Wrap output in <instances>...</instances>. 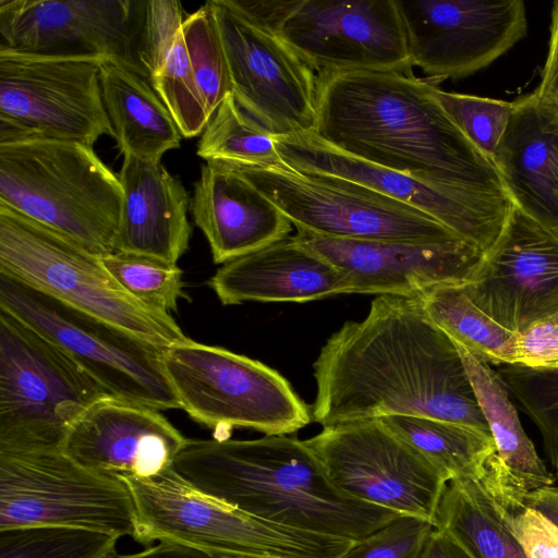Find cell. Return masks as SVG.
<instances>
[{"mask_svg":"<svg viewBox=\"0 0 558 558\" xmlns=\"http://www.w3.org/2000/svg\"><path fill=\"white\" fill-rule=\"evenodd\" d=\"M313 369L311 414L323 427L403 415L490 434L454 342L420 296H376L362 320L327 339Z\"/></svg>","mask_w":558,"mask_h":558,"instance_id":"6da1fadb","label":"cell"},{"mask_svg":"<svg viewBox=\"0 0 558 558\" xmlns=\"http://www.w3.org/2000/svg\"><path fill=\"white\" fill-rule=\"evenodd\" d=\"M433 86L410 71L320 73L312 134L435 186L506 193L493 162L446 112Z\"/></svg>","mask_w":558,"mask_h":558,"instance_id":"7a4b0ae2","label":"cell"},{"mask_svg":"<svg viewBox=\"0 0 558 558\" xmlns=\"http://www.w3.org/2000/svg\"><path fill=\"white\" fill-rule=\"evenodd\" d=\"M197 489L258 519L357 542L400 513L342 492L305 440L189 439L172 466Z\"/></svg>","mask_w":558,"mask_h":558,"instance_id":"3957f363","label":"cell"},{"mask_svg":"<svg viewBox=\"0 0 558 558\" xmlns=\"http://www.w3.org/2000/svg\"><path fill=\"white\" fill-rule=\"evenodd\" d=\"M123 187L93 147L0 144V204L105 256L116 252Z\"/></svg>","mask_w":558,"mask_h":558,"instance_id":"277c9868","label":"cell"},{"mask_svg":"<svg viewBox=\"0 0 558 558\" xmlns=\"http://www.w3.org/2000/svg\"><path fill=\"white\" fill-rule=\"evenodd\" d=\"M135 508L133 539L189 546L215 558H342L355 543L281 526L197 489L173 468L151 478L120 477Z\"/></svg>","mask_w":558,"mask_h":558,"instance_id":"5b68a950","label":"cell"},{"mask_svg":"<svg viewBox=\"0 0 558 558\" xmlns=\"http://www.w3.org/2000/svg\"><path fill=\"white\" fill-rule=\"evenodd\" d=\"M0 274L160 349L186 338L170 314L128 293L100 256L1 204Z\"/></svg>","mask_w":558,"mask_h":558,"instance_id":"8992f818","label":"cell"},{"mask_svg":"<svg viewBox=\"0 0 558 558\" xmlns=\"http://www.w3.org/2000/svg\"><path fill=\"white\" fill-rule=\"evenodd\" d=\"M108 396L62 350L0 310V452L61 450L80 416Z\"/></svg>","mask_w":558,"mask_h":558,"instance_id":"52a82bcc","label":"cell"},{"mask_svg":"<svg viewBox=\"0 0 558 558\" xmlns=\"http://www.w3.org/2000/svg\"><path fill=\"white\" fill-rule=\"evenodd\" d=\"M161 359L180 409L208 428L276 436L313 421L291 384L257 360L187 337L163 349Z\"/></svg>","mask_w":558,"mask_h":558,"instance_id":"ba28073f","label":"cell"},{"mask_svg":"<svg viewBox=\"0 0 558 558\" xmlns=\"http://www.w3.org/2000/svg\"><path fill=\"white\" fill-rule=\"evenodd\" d=\"M0 310L62 350L111 397L159 411L180 409L162 366L163 349L2 274Z\"/></svg>","mask_w":558,"mask_h":558,"instance_id":"9c48e42d","label":"cell"},{"mask_svg":"<svg viewBox=\"0 0 558 558\" xmlns=\"http://www.w3.org/2000/svg\"><path fill=\"white\" fill-rule=\"evenodd\" d=\"M102 60L0 50V144L44 140L94 147L102 135L112 136Z\"/></svg>","mask_w":558,"mask_h":558,"instance_id":"30bf717a","label":"cell"},{"mask_svg":"<svg viewBox=\"0 0 558 558\" xmlns=\"http://www.w3.org/2000/svg\"><path fill=\"white\" fill-rule=\"evenodd\" d=\"M38 525L133 537L135 508L120 477L87 469L62 450L0 452V530Z\"/></svg>","mask_w":558,"mask_h":558,"instance_id":"8fae6325","label":"cell"},{"mask_svg":"<svg viewBox=\"0 0 558 558\" xmlns=\"http://www.w3.org/2000/svg\"><path fill=\"white\" fill-rule=\"evenodd\" d=\"M230 166L267 196L296 230L356 241L430 242L459 236L411 206L344 180L300 173L289 167Z\"/></svg>","mask_w":558,"mask_h":558,"instance_id":"7c38bea8","label":"cell"},{"mask_svg":"<svg viewBox=\"0 0 558 558\" xmlns=\"http://www.w3.org/2000/svg\"><path fill=\"white\" fill-rule=\"evenodd\" d=\"M305 441L345 494L434 525L448 478L380 420L323 427Z\"/></svg>","mask_w":558,"mask_h":558,"instance_id":"4fadbf2b","label":"cell"},{"mask_svg":"<svg viewBox=\"0 0 558 558\" xmlns=\"http://www.w3.org/2000/svg\"><path fill=\"white\" fill-rule=\"evenodd\" d=\"M238 105L275 137L308 134L316 123L317 75L274 31L210 0Z\"/></svg>","mask_w":558,"mask_h":558,"instance_id":"5bb4252c","label":"cell"},{"mask_svg":"<svg viewBox=\"0 0 558 558\" xmlns=\"http://www.w3.org/2000/svg\"><path fill=\"white\" fill-rule=\"evenodd\" d=\"M275 146L290 169L344 180L411 206L484 253L499 238L513 208L506 193L435 186L347 155L312 133L275 137Z\"/></svg>","mask_w":558,"mask_h":558,"instance_id":"9a60e30c","label":"cell"},{"mask_svg":"<svg viewBox=\"0 0 558 558\" xmlns=\"http://www.w3.org/2000/svg\"><path fill=\"white\" fill-rule=\"evenodd\" d=\"M272 31L318 74L412 68L396 0H291Z\"/></svg>","mask_w":558,"mask_h":558,"instance_id":"2e32d148","label":"cell"},{"mask_svg":"<svg viewBox=\"0 0 558 558\" xmlns=\"http://www.w3.org/2000/svg\"><path fill=\"white\" fill-rule=\"evenodd\" d=\"M146 1L0 0V50L117 59L146 77L137 43Z\"/></svg>","mask_w":558,"mask_h":558,"instance_id":"e0dca14e","label":"cell"},{"mask_svg":"<svg viewBox=\"0 0 558 558\" xmlns=\"http://www.w3.org/2000/svg\"><path fill=\"white\" fill-rule=\"evenodd\" d=\"M411 66L461 78L488 66L527 32L522 0H396Z\"/></svg>","mask_w":558,"mask_h":558,"instance_id":"ac0fdd59","label":"cell"},{"mask_svg":"<svg viewBox=\"0 0 558 558\" xmlns=\"http://www.w3.org/2000/svg\"><path fill=\"white\" fill-rule=\"evenodd\" d=\"M463 288L476 306L514 333L550 318L558 312V234L513 205Z\"/></svg>","mask_w":558,"mask_h":558,"instance_id":"d6986e66","label":"cell"},{"mask_svg":"<svg viewBox=\"0 0 558 558\" xmlns=\"http://www.w3.org/2000/svg\"><path fill=\"white\" fill-rule=\"evenodd\" d=\"M295 239L333 265L352 293L417 298L446 284L470 282L485 253L456 236L444 241H356L296 230Z\"/></svg>","mask_w":558,"mask_h":558,"instance_id":"ffe728a7","label":"cell"},{"mask_svg":"<svg viewBox=\"0 0 558 558\" xmlns=\"http://www.w3.org/2000/svg\"><path fill=\"white\" fill-rule=\"evenodd\" d=\"M186 441L159 410L108 396L80 416L61 450L95 472L144 480L171 469Z\"/></svg>","mask_w":558,"mask_h":558,"instance_id":"44dd1931","label":"cell"},{"mask_svg":"<svg viewBox=\"0 0 558 558\" xmlns=\"http://www.w3.org/2000/svg\"><path fill=\"white\" fill-rule=\"evenodd\" d=\"M215 264H225L289 236L292 222L233 167L209 160L190 207Z\"/></svg>","mask_w":558,"mask_h":558,"instance_id":"7402d4cb","label":"cell"},{"mask_svg":"<svg viewBox=\"0 0 558 558\" xmlns=\"http://www.w3.org/2000/svg\"><path fill=\"white\" fill-rule=\"evenodd\" d=\"M492 158L514 207L558 234V109L518 98Z\"/></svg>","mask_w":558,"mask_h":558,"instance_id":"603a6c76","label":"cell"},{"mask_svg":"<svg viewBox=\"0 0 558 558\" xmlns=\"http://www.w3.org/2000/svg\"><path fill=\"white\" fill-rule=\"evenodd\" d=\"M209 286L223 305L305 303L352 293L343 274L294 235L225 263Z\"/></svg>","mask_w":558,"mask_h":558,"instance_id":"cb8c5ba5","label":"cell"},{"mask_svg":"<svg viewBox=\"0 0 558 558\" xmlns=\"http://www.w3.org/2000/svg\"><path fill=\"white\" fill-rule=\"evenodd\" d=\"M454 344L496 447L481 483L513 515L525 507V498L531 492L553 485L555 476L525 434L499 374L482 356L457 342Z\"/></svg>","mask_w":558,"mask_h":558,"instance_id":"d4e9b609","label":"cell"},{"mask_svg":"<svg viewBox=\"0 0 558 558\" xmlns=\"http://www.w3.org/2000/svg\"><path fill=\"white\" fill-rule=\"evenodd\" d=\"M123 203L116 252L134 253L177 264L189 248L191 198L183 184L160 162L123 155L118 174Z\"/></svg>","mask_w":558,"mask_h":558,"instance_id":"484cf974","label":"cell"},{"mask_svg":"<svg viewBox=\"0 0 558 558\" xmlns=\"http://www.w3.org/2000/svg\"><path fill=\"white\" fill-rule=\"evenodd\" d=\"M102 100L123 155L160 162L182 134L151 82L117 59L100 63Z\"/></svg>","mask_w":558,"mask_h":558,"instance_id":"4316f807","label":"cell"},{"mask_svg":"<svg viewBox=\"0 0 558 558\" xmlns=\"http://www.w3.org/2000/svg\"><path fill=\"white\" fill-rule=\"evenodd\" d=\"M512 515L475 478L448 482L434 527L473 558H525L511 529Z\"/></svg>","mask_w":558,"mask_h":558,"instance_id":"83f0119b","label":"cell"},{"mask_svg":"<svg viewBox=\"0 0 558 558\" xmlns=\"http://www.w3.org/2000/svg\"><path fill=\"white\" fill-rule=\"evenodd\" d=\"M378 420L423 454L448 481L461 477L481 481L489 458L496 452L490 434L466 425L403 415Z\"/></svg>","mask_w":558,"mask_h":558,"instance_id":"f1b7e54d","label":"cell"},{"mask_svg":"<svg viewBox=\"0 0 558 558\" xmlns=\"http://www.w3.org/2000/svg\"><path fill=\"white\" fill-rule=\"evenodd\" d=\"M429 319L452 341L489 364L514 365L517 333L506 329L466 294L463 284L433 288L420 296Z\"/></svg>","mask_w":558,"mask_h":558,"instance_id":"f546056e","label":"cell"},{"mask_svg":"<svg viewBox=\"0 0 558 558\" xmlns=\"http://www.w3.org/2000/svg\"><path fill=\"white\" fill-rule=\"evenodd\" d=\"M206 161L262 168L288 167L275 146V136L227 96L209 118L197 143Z\"/></svg>","mask_w":558,"mask_h":558,"instance_id":"4dcf8cb0","label":"cell"},{"mask_svg":"<svg viewBox=\"0 0 558 558\" xmlns=\"http://www.w3.org/2000/svg\"><path fill=\"white\" fill-rule=\"evenodd\" d=\"M119 537L92 530L38 525L0 530V558H111Z\"/></svg>","mask_w":558,"mask_h":558,"instance_id":"1f68e13d","label":"cell"},{"mask_svg":"<svg viewBox=\"0 0 558 558\" xmlns=\"http://www.w3.org/2000/svg\"><path fill=\"white\" fill-rule=\"evenodd\" d=\"M100 259L116 281L142 304L167 314L177 311L183 295V272L177 264L125 252H113Z\"/></svg>","mask_w":558,"mask_h":558,"instance_id":"d6a6232c","label":"cell"},{"mask_svg":"<svg viewBox=\"0 0 558 558\" xmlns=\"http://www.w3.org/2000/svg\"><path fill=\"white\" fill-rule=\"evenodd\" d=\"M182 34L211 117L222 100L232 94V86L221 38L207 3L185 17Z\"/></svg>","mask_w":558,"mask_h":558,"instance_id":"836d02e7","label":"cell"},{"mask_svg":"<svg viewBox=\"0 0 558 558\" xmlns=\"http://www.w3.org/2000/svg\"><path fill=\"white\" fill-rule=\"evenodd\" d=\"M150 82L182 136L202 134L210 113L191 65L182 31L163 66Z\"/></svg>","mask_w":558,"mask_h":558,"instance_id":"e575fe53","label":"cell"},{"mask_svg":"<svg viewBox=\"0 0 558 558\" xmlns=\"http://www.w3.org/2000/svg\"><path fill=\"white\" fill-rule=\"evenodd\" d=\"M497 373L510 395L538 428L545 452L558 470V368L500 365Z\"/></svg>","mask_w":558,"mask_h":558,"instance_id":"d590c367","label":"cell"},{"mask_svg":"<svg viewBox=\"0 0 558 558\" xmlns=\"http://www.w3.org/2000/svg\"><path fill=\"white\" fill-rule=\"evenodd\" d=\"M433 94L471 143L490 161L512 116L513 101L445 92Z\"/></svg>","mask_w":558,"mask_h":558,"instance_id":"8d00e7d4","label":"cell"},{"mask_svg":"<svg viewBox=\"0 0 558 558\" xmlns=\"http://www.w3.org/2000/svg\"><path fill=\"white\" fill-rule=\"evenodd\" d=\"M184 20L182 5L177 0L146 1L136 53L149 81L163 66Z\"/></svg>","mask_w":558,"mask_h":558,"instance_id":"74e56055","label":"cell"},{"mask_svg":"<svg viewBox=\"0 0 558 558\" xmlns=\"http://www.w3.org/2000/svg\"><path fill=\"white\" fill-rule=\"evenodd\" d=\"M433 529L426 520L401 514L355 542L342 558H418Z\"/></svg>","mask_w":558,"mask_h":558,"instance_id":"f35d334b","label":"cell"},{"mask_svg":"<svg viewBox=\"0 0 558 558\" xmlns=\"http://www.w3.org/2000/svg\"><path fill=\"white\" fill-rule=\"evenodd\" d=\"M515 364L535 369L558 368V325L553 318L517 333Z\"/></svg>","mask_w":558,"mask_h":558,"instance_id":"ab89813d","label":"cell"},{"mask_svg":"<svg viewBox=\"0 0 558 558\" xmlns=\"http://www.w3.org/2000/svg\"><path fill=\"white\" fill-rule=\"evenodd\" d=\"M511 529L525 558H558V527L536 510L524 507L514 513Z\"/></svg>","mask_w":558,"mask_h":558,"instance_id":"60d3db41","label":"cell"},{"mask_svg":"<svg viewBox=\"0 0 558 558\" xmlns=\"http://www.w3.org/2000/svg\"><path fill=\"white\" fill-rule=\"evenodd\" d=\"M548 52L541 73V81L533 94L543 102L558 109V0L550 14Z\"/></svg>","mask_w":558,"mask_h":558,"instance_id":"b9f144b4","label":"cell"},{"mask_svg":"<svg viewBox=\"0 0 558 558\" xmlns=\"http://www.w3.org/2000/svg\"><path fill=\"white\" fill-rule=\"evenodd\" d=\"M418 558H473L448 534L437 529L429 533Z\"/></svg>","mask_w":558,"mask_h":558,"instance_id":"7bdbcfd3","label":"cell"},{"mask_svg":"<svg viewBox=\"0 0 558 558\" xmlns=\"http://www.w3.org/2000/svg\"><path fill=\"white\" fill-rule=\"evenodd\" d=\"M111 558H215L198 549L169 543L159 542L157 545L146 547V549L128 555L116 554Z\"/></svg>","mask_w":558,"mask_h":558,"instance_id":"ee69618b","label":"cell"},{"mask_svg":"<svg viewBox=\"0 0 558 558\" xmlns=\"http://www.w3.org/2000/svg\"><path fill=\"white\" fill-rule=\"evenodd\" d=\"M524 506L536 510L558 527V486L549 485L531 492Z\"/></svg>","mask_w":558,"mask_h":558,"instance_id":"f6af8a7d","label":"cell"},{"mask_svg":"<svg viewBox=\"0 0 558 558\" xmlns=\"http://www.w3.org/2000/svg\"><path fill=\"white\" fill-rule=\"evenodd\" d=\"M550 318H553V320L558 325V312Z\"/></svg>","mask_w":558,"mask_h":558,"instance_id":"bcb514c9","label":"cell"},{"mask_svg":"<svg viewBox=\"0 0 558 558\" xmlns=\"http://www.w3.org/2000/svg\"><path fill=\"white\" fill-rule=\"evenodd\" d=\"M221 558H245V557H221Z\"/></svg>","mask_w":558,"mask_h":558,"instance_id":"7dc6e473","label":"cell"},{"mask_svg":"<svg viewBox=\"0 0 558 558\" xmlns=\"http://www.w3.org/2000/svg\"><path fill=\"white\" fill-rule=\"evenodd\" d=\"M557 473H558V470H557Z\"/></svg>","mask_w":558,"mask_h":558,"instance_id":"c3c4849f","label":"cell"}]
</instances>
